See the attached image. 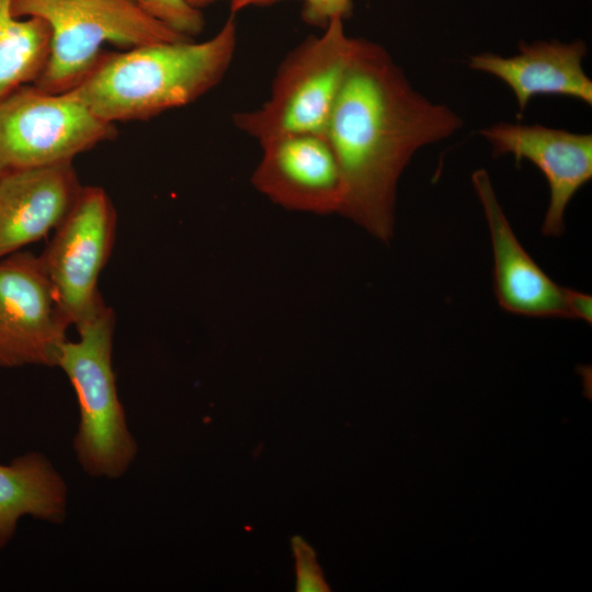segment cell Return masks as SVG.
<instances>
[{"mask_svg":"<svg viewBox=\"0 0 592 592\" xmlns=\"http://www.w3.org/2000/svg\"><path fill=\"white\" fill-rule=\"evenodd\" d=\"M463 125L453 109L419 92L385 47L357 38L326 130L343 180L340 214L388 242L403 170Z\"/></svg>","mask_w":592,"mask_h":592,"instance_id":"6da1fadb","label":"cell"},{"mask_svg":"<svg viewBox=\"0 0 592 592\" xmlns=\"http://www.w3.org/2000/svg\"><path fill=\"white\" fill-rule=\"evenodd\" d=\"M238 43L236 14L230 13L210 38L181 39L104 50L72 89L98 117L144 121L185 106L214 89L228 71Z\"/></svg>","mask_w":592,"mask_h":592,"instance_id":"7a4b0ae2","label":"cell"},{"mask_svg":"<svg viewBox=\"0 0 592 592\" xmlns=\"http://www.w3.org/2000/svg\"><path fill=\"white\" fill-rule=\"evenodd\" d=\"M16 18H37L50 30L47 64L33 83L47 92L72 90L89 73L106 43L132 48L193 39L168 29L135 0H12Z\"/></svg>","mask_w":592,"mask_h":592,"instance_id":"3957f363","label":"cell"},{"mask_svg":"<svg viewBox=\"0 0 592 592\" xmlns=\"http://www.w3.org/2000/svg\"><path fill=\"white\" fill-rule=\"evenodd\" d=\"M115 312L106 306L77 328L79 339L67 340L57 367L77 396L80 420L73 439L76 458L92 477L118 478L137 455L119 401L112 365Z\"/></svg>","mask_w":592,"mask_h":592,"instance_id":"277c9868","label":"cell"},{"mask_svg":"<svg viewBox=\"0 0 592 592\" xmlns=\"http://www.w3.org/2000/svg\"><path fill=\"white\" fill-rule=\"evenodd\" d=\"M356 43L357 37L346 34L344 20L329 21L322 34L306 38L284 58L269 99L236 113L235 126L260 145L292 134L326 135Z\"/></svg>","mask_w":592,"mask_h":592,"instance_id":"5b68a950","label":"cell"},{"mask_svg":"<svg viewBox=\"0 0 592 592\" xmlns=\"http://www.w3.org/2000/svg\"><path fill=\"white\" fill-rule=\"evenodd\" d=\"M115 135V124L98 117L72 90L22 86L0 101V177L72 163Z\"/></svg>","mask_w":592,"mask_h":592,"instance_id":"8992f818","label":"cell"},{"mask_svg":"<svg viewBox=\"0 0 592 592\" xmlns=\"http://www.w3.org/2000/svg\"><path fill=\"white\" fill-rule=\"evenodd\" d=\"M116 227V209L106 191L83 186L38 255L60 310L76 329L106 307L98 282L112 254Z\"/></svg>","mask_w":592,"mask_h":592,"instance_id":"52a82bcc","label":"cell"},{"mask_svg":"<svg viewBox=\"0 0 592 592\" xmlns=\"http://www.w3.org/2000/svg\"><path fill=\"white\" fill-rule=\"evenodd\" d=\"M70 327L38 255L0 260V367H55Z\"/></svg>","mask_w":592,"mask_h":592,"instance_id":"ba28073f","label":"cell"},{"mask_svg":"<svg viewBox=\"0 0 592 592\" xmlns=\"http://www.w3.org/2000/svg\"><path fill=\"white\" fill-rule=\"evenodd\" d=\"M260 146L262 157L251 177L257 191L289 210L340 214L343 180L326 135L292 134Z\"/></svg>","mask_w":592,"mask_h":592,"instance_id":"9c48e42d","label":"cell"},{"mask_svg":"<svg viewBox=\"0 0 592 592\" xmlns=\"http://www.w3.org/2000/svg\"><path fill=\"white\" fill-rule=\"evenodd\" d=\"M480 134L494 156L510 155L516 162L527 160L539 169L549 186L542 232L562 235L570 201L592 179V135L504 122L485 127Z\"/></svg>","mask_w":592,"mask_h":592,"instance_id":"30bf717a","label":"cell"},{"mask_svg":"<svg viewBox=\"0 0 592 592\" xmlns=\"http://www.w3.org/2000/svg\"><path fill=\"white\" fill-rule=\"evenodd\" d=\"M471 182L482 206L493 254V289L505 311L536 318H569L567 287L555 283L519 241L485 169Z\"/></svg>","mask_w":592,"mask_h":592,"instance_id":"8fae6325","label":"cell"},{"mask_svg":"<svg viewBox=\"0 0 592 592\" xmlns=\"http://www.w3.org/2000/svg\"><path fill=\"white\" fill-rule=\"evenodd\" d=\"M83 185L72 163L0 177V260L53 232Z\"/></svg>","mask_w":592,"mask_h":592,"instance_id":"7c38bea8","label":"cell"},{"mask_svg":"<svg viewBox=\"0 0 592 592\" xmlns=\"http://www.w3.org/2000/svg\"><path fill=\"white\" fill-rule=\"evenodd\" d=\"M584 41L521 42L519 54L481 53L470 56L469 68L491 75L512 91L521 118L536 95H562L592 104V80L583 69Z\"/></svg>","mask_w":592,"mask_h":592,"instance_id":"4fadbf2b","label":"cell"},{"mask_svg":"<svg viewBox=\"0 0 592 592\" xmlns=\"http://www.w3.org/2000/svg\"><path fill=\"white\" fill-rule=\"evenodd\" d=\"M66 508V482L43 454L29 452L0 464V550L22 516L57 524L65 520Z\"/></svg>","mask_w":592,"mask_h":592,"instance_id":"5bb4252c","label":"cell"},{"mask_svg":"<svg viewBox=\"0 0 592 592\" xmlns=\"http://www.w3.org/2000/svg\"><path fill=\"white\" fill-rule=\"evenodd\" d=\"M11 2L0 0V101L39 78L50 49L46 22L14 16Z\"/></svg>","mask_w":592,"mask_h":592,"instance_id":"9a60e30c","label":"cell"},{"mask_svg":"<svg viewBox=\"0 0 592 592\" xmlns=\"http://www.w3.org/2000/svg\"><path fill=\"white\" fill-rule=\"evenodd\" d=\"M135 2L149 16L182 36L194 38L204 29L205 21L201 10L190 5L185 0H135Z\"/></svg>","mask_w":592,"mask_h":592,"instance_id":"2e32d148","label":"cell"},{"mask_svg":"<svg viewBox=\"0 0 592 592\" xmlns=\"http://www.w3.org/2000/svg\"><path fill=\"white\" fill-rule=\"evenodd\" d=\"M283 0H231L230 12L248 8L273 5ZM301 18L305 23L325 27L332 19L345 20L352 13V0H301Z\"/></svg>","mask_w":592,"mask_h":592,"instance_id":"e0dca14e","label":"cell"},{"mask_svg":"<svg viewBox=\"0 0 592 592\" xmlns=\"http://www.w3.org/2000/svg\"><path fill=\"white\" fill-rule=\"evenodd\" d=\"M296 565L297 591L298 592H326L329 588L323 579L321 569L316 560L312 548L295 536L292 540Z\"/></svg>","mask_w":592,"mask_h":592,"instance_id":"ac0fdd59","label":"cell"},{"mask_svg":"<svg viewBox=\"0 0 592 592\" xmlns=\"http://www.w3.org/2000/svg\"><path fill=\"white\" fill-rule=\"evenodd\" d=\"M567 307L571 319L592 321V297L585 293L567 287Z\"/></svg>","mask_w":592,"mask_h":592,"instance_id":"d6986e66","label":"cell"},{"mask_svg":"<svg viewBox=\"0 0 592 592\" xmlns=\"http://www.w3.org/2000/svg\"><path fill=\"white\" fill-rule=\"evenodd\" d=\"M190 5L196 8V9H202L204 7H207L212 3H215L217 1H221V0H185Z\"/></svg>","mask_w":592,"mask_h":592,"instance_id":"ffe728a7","label":"cell"}]
</instances>
